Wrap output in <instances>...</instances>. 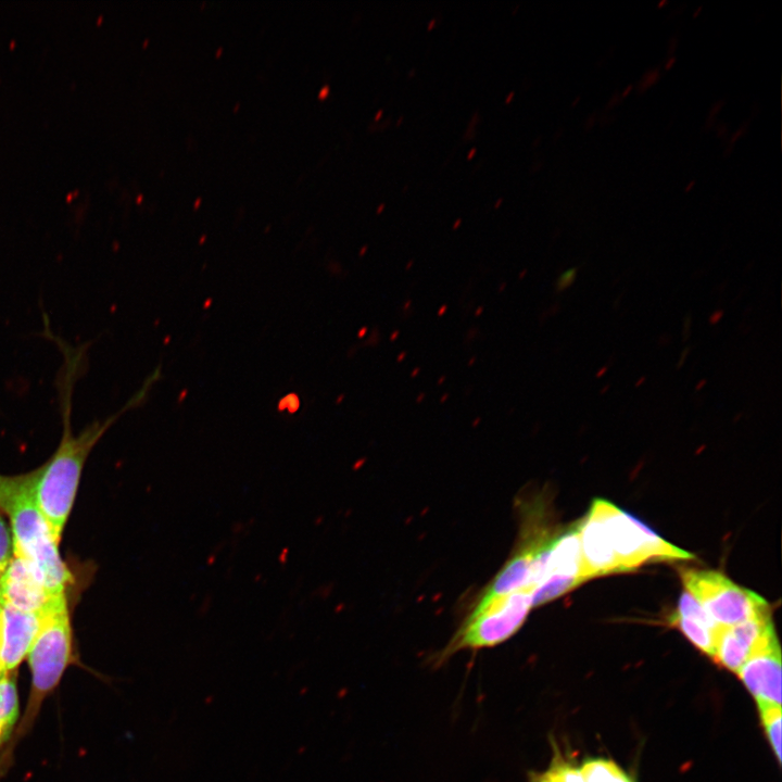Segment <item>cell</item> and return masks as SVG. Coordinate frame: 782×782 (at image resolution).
<instances>
[{
  "label": "cell",
  "instance_id": "cell-1",
  "mask_svg": "<svg viewBox=\"0 0 782 782\" xmlns=\"http://www.w3.org/2000/svg\"><path fill=\"white\" fill-rule=\"evenodd\" d=\"M65 356V375L62 380V438L50 459L34 470L35 500L58 543L72 510L79 478L90 451L116 418L139 404L144 394L139 391L117 414L103 421L94 420L75 436L71 427V395L73 376L77 374L80 355L68 350Z\"/></svg>",
  "mask_w": 782,
  "mask_h": 782
},
{
  "label": "cell",
  "instance_id": "cell-2",
  "mask_svg": "<svg viewBox=\"0 0 782 782\" xmlns=\"http://www.w3.org/2000/svg\"><path fill=\"white\" fill-rule=\"evenodd\" d=\"M34 480V470L18 476L0 475V512L9 517L13 555L34 569L51 595L60 596L66 594L73 577L36 503Z\"/></svg>",
  "mask_w": 782,
  "mask_h": 782
},
{
  "label": "cell",
  "instance_id": "cell-3",
  "mask_svg": "<svg viewBox=\"0 0 782 782\" xmlns=\"http://www.w3.org/2000/svg\"><path fill=\"white\" fill-rule=\"evenodd\" d=\"M27 661L31 682L24 714L15 729L8 755L20 739L33 728L45 699L56 689L73 660V633L67 596L56 600L42 615L40 628L28 651Z\"/></svg>",
  "mask_w": 782,
  "mask_h": 782
},
{
  "label": "cell",
  "instance_id": "cell-4",
  "mask_svg": "<svg viewBox=\"0 0 782 782\" xmlns=\"http://www.w3.org/2000/svg\"><path fill=\"white\" fill-rule=\"evenodd\" d=\"M531 608V592L526 589L481 596L445 647L431 658L432 665L439 667L463 649L492 647L505 642L521 628Z\"/></svg>",
  "mask_w": 782,
  "mask_h": 782
},
{
  "label": "cell",
  "instance_id": "cell-5",
  "mask_svg": "<svg viewBox=\"0 0 782 782\" xmlns=\"http://www.w3.org/2000/svg\"><path fill=\"white\" fill-rule=\"evenodd\" d=\"M590 510L603 524L621 572L630 571L647 560H688L694 555L657 535L635 517L613 503L595 499Z\"/></svg>",
  "mask_w": 782,
  "mask_h": 782
},
{
  "label": "cell",
  "instance_id": "cell-6",
  "mask_svg": "<svg viewBox=\"0 0 782 782\" xmlns=\"http://www.w3.org/2000/svg\"><path fill=\"white\" fill-rule=\"evenodd\" d=\"M680 573L685 591L698 602L717 629L771 610L765 598L719 571L688 568Z\"/></svg>",
  "mask_w": 782,
  "mask_h": 782
},
{
  "label": "cell",
  "instance_id": "cell-7",
  "mask_svg": "<svg viewBox=\"0 0 782 782\" xmlns=\"http://www.w3.org/2000/svg\"><path fill=\"white\" fill-rule=\"evenodd\" d=\"M64 595H51L34 569L14 555L0 578V606L43 615Z\"/></svg>",
  "mask_w": 782,
  "mask_h": 782
},
{
  "label": "cell",
  "instance_id": "cell-8",
  "mask_svg": "<svg viewBox=\"0 0 782 782\" xmlns=\"http://www.w3.org/2000/svg\"><path fill=\"white\" fill-rule=\"evenodd\" d=\"M0 676L14 672L26 658L42 615L0 606Z\"/></svg>",
  "mask_w": 782,
  "mask_h": 782
},
{
  "label": "cell",
  "instance_id": "cell-9",
  "mask_svg": "<svg viewBox=\"0 0 782 782\" xmlns=\"http://www.w3.org/2000/svg\"><path fill=\"white\" fill-rule=\"evenodd\" d=\"M736 673L757 705L781 706V649L778 640L754 653Z\"/></svg>",
  "mask_w": 782,
  "mask_h": 782
},
{
  "label": "cell",
  "instance_id": "cell-10",
  "mask_svg": "<svg viewBox=\"0 0 782 782\" xmlns=\"http://www.w3.org/2000/svg\"><path fill=\"white\" fill-rule=\"evenodd\" d=\"M580 522L583 578L621 572L605 528L590 510Z\"/></svg>",
  "mask_w": 782,
  "mask_h": 782
},
{
  "label": "cell",
  "instance_id": "cell-11",
  "mask_svg": "<svg viewBox=\"0 0 782 782\" xmlns=\"http://www.w3.org/2000/svg\"><path fill=\"white\" fill-rule=\"evenodd\" d=\"M554 575L576 577L582 582L585 581L583 578L579 521L563 533L554 535L551 541L542 579Z\"/></svg>",
  "mask_w": 782,
  "mask_h": 782
},
{
  "label": "cell",
  "instance_id": "cell-12",
  "mask_svg": "<svg viewBox=\"0 0 782 782\" xmlns=\"http://www.w3.org/2000/svg\"><path fill=\"white\" fill-rule=\"evenodd\" d=\"M553 757L544 771L528 773L529 782H583L580 768L571 756L563 754L554 739Z\"/></svg>",
  "mask_w": 782,
  "mask_h": 782
},
{
  "label": "cell",
  "instance_id": "cell-13",
  "mask_svg": "<svg viewBox=\"0 0 782 782\" xmlns=\"http://www.w3.org/2000/svg\"><path fill=\"white\" fill-rule=\"evenodd\" d=\"M668 621L672 627L680 630L701 652L710 657L714 656L717 630H712L695 620L681 617L674 613L668 617Z\"/></svg>",
  "mask_w": 782,
  "mask_h": 782
},
{
  "label": "cell",
  "instance_id": "cell-14",
  "mask_svg": "<svg viewBox=\"0 0 782 782\" xmlns=\"http://www.w3.org/2000/svg\"><path fill=\"white\" fill-rule=\"evenodd\" d=\"M583 782H634L616 762L605 758H589L580 767Z\"/></svg>",
  "mask_w": 782,
  "mask_h": 782
},
{
  "label": "cell",
  "instance_id": "cell-15",
  "mask_svg": "<svg viewBox=\"0 0 782 782\" xmlns=\"http://www.w3.org/2000/svg\"><path fill=\"white\" fill-rule=\"evenodd\" d=\"M760 718L766 730L767 739L773 753L781 762V706L757 705Z\"/></svg>",
  "mask_w": 782,
  "mask_h": 782
},
{
  "label": "cell",
  "instance_id": "cell-16",
  "mask_svg": "<svg viewBox=\"0 0 782 782\" xmlns=\"http://www.w3.org/2000/svg\"><path fill=\"white\" fill-rule=\"evenodd\" d=\"M674 614L695 620L712 630H718L698 602L688 591L681 594Z\"/></svg>",
  "mask_w": 782,
  "mask_h": 782
},
{
  "label": "cell",
  "instance_id": "cell-17",
  "mask_svg": "<svg viewBox=\"0 0 782 782\" xmlns=\"http://www.w3.org/2000/svg\"><path fill=\"white\" fill-rule=\"evenodd\" d=\"M13 558V541L5 519L0 512V578Z\"/></svg>",
  "mask_w": 782,
  "mask_h": 782
},
{
  "label": "cell",
  "instance_id": "cell-18",
  "mask_svg": "<svg viewBox=\"0 0 782 782\" xmlns=\"http://www.w3.org/2000/svg\"><path fill=\"white\" fill-rule=\"evenodd\" d=\"M578 275V268L571 267L565 272H563L555 283V290L556 292H563L567 290L575 281Z\"/></svg>",
  "mask_w": 782,
  "mask_h": 782
},
{
  "label": "cell",
  "instance_id": "cell-19",
  "mask_svg": "<svg viewBox=\"0 0 782 782\" xmlns=\"http://www.w3.org/2000/svg\"><path fill=\"white\" fill-rule=\"evenodd\" d=\"M692 315L688 313L683 319L682 340L685 342L690 337Z\"/></svg>",
  "mask_w": 782,
  "mask_h": 782
},
{
  "label": "cell",
  "instance_id": "cell-20",
  "mask_svg": "<svg viewBox=\"0 0 782 782\" xmlns=\"http://www.w3.org/2000/svg\"><path fill=\"white\" fill-rule=\"evenodd\" d=\"M723 314H724V313H723L722 310H716V311H714V312L710 314L709 318H708L709 324H710V325H716V324H718V323L721 320V318L723 317Z\"/></svg>",
  "mask_w": 782,
  "mask_h": 782
},
{
  "label": "cell",
  "instance_id": "cell-21",
  "mask_svg": "<svg viewBox=\"0 0 782 782\" xmlns=\"http://www.w3.org/2000/svg\"><path fill=\"white\" fill-rule=\"evenodd\" d=\"M690 352H691V346H686L682 350L680 357L677 362V366H676L677 369H680L684 365Z\"/></svg>",
  "mask_w": 782,
  "mask_h": 782
},
{
  "label": "cell",
  "instance_id": "cell-22",
  "mask_svg": "<svg viewBox=\"0 0 782 782\" xmlns=\"http://www.w3.org/2000/svg\"><path fill=\"white\" fill-rule=\"evenodd\" d=\"M608 370L607 366H602L595 374L596 378H602Z\"/></svg>",
  "mask_w": 782,
  "mask_h": 782
},
{
  "label": "cell",
  "instance_id": "cell-23",
  "mask_svg": "<svg viewBox=\"0 0 782 782\" xmlns=\"http://www.w3.org/2000/svg\"><path fill=\"white\" fill-rule=\"evenodd\" d=\"M706 382H707L706 379H701V380L695 384V390H696V391L702 390V389L706 386Z\"/></svg>",
  "mask_w": 782,
  "mask_h": 782
},
{
  "label": "cell",
  "instance_id": "cell-24",
  "mask_svg": "<svg viewBox=\"0 0 782 782\" xmlns=\"http://www.w3.org/2000/svg\"><path fill=\"white\" fill-rule=\"evenodd\" d=\"M645 381H646V377H645V376H641V377L634 382V387H635V388H639V387H641L642 384H644Z\"/></svg>",
  "mask_w": 782,
  "mask_h": 782
},
{
  "label": "cell",
  "instance_id": "cell-25",
  "mask_svg": "<svg viewBox=\"0 0 782 782\" xmlns=\"http://www.w3.org/2000/svg\"><path fill=\"white\" fill-rule=\"evenodd\" d=\"M610 388V384H605L601 390L600 394H605Z\"/></svg>",
  "mask_w": 782,
  "mask_h": 782
},
{
  "label": "cell",
  "instance_id": "cell-26",
  "mask_svg": "<svg viewBox=\"0 0 782 782\" xmlns=\"http://www.w3.org/2000/svg\"><path fill=\"white\" fill-rule=\"evenodd\" d=\"M445 310H446V305H443V306L440 308L438 315H439V316L443 315L444 312H445Z\"/></svg>",
  "mask_w": 782,
  "mask_h": 782
},
{
  "label": "cell",
  "instance_id": "cell-27",
  "mask_svg": "<svg viewBox=\"0 0 782 782\" xmlns=\"http://www.w3.org/2000/svg\"><path fill=\"white\" fill-rule=\"evenodd\" d=\"M4 743H5V741H4V739L2 737V735H1V733H0V748L2 747V745H3Z\"/></svg>",
  "mask_w": 782,
  "mask_h": 782
},
{
  "label": "cell",
  "instance_id": "cell-28",
  "mask_svg": "<svg viewBox=\"0 0 782 782\" xmlns=\"http://www.w3.org/2000/svg\"><path fill=\"white\" fill-rule=\"evenodd\" d=\"M418 371H419V368H416V369L413 371L412 377H415L416 375H418Z\"/></svg>",
  "mask_w": 782,
  "mask_h": 782
},
{
  "label": "cell",
  "instance_id": "cell-29",
  "mask_svg": "<svg viewBox=\"0 0 782 782\" xmlns=\"http://www.w3.org/2000/svg\"><path fill=\"white\" fill-rule=\"evenodd\" d=\"M404 355H405V353H403V354L399 355V357H398V361H402V360H403V357H404Z\"/></svg>",
  "mask_w": 782,
  "mask_h": 782
},
{
  "label": "cell",
  "instance_id": "cell-30",
  "mask_svg": "<svg viewBox=\"0 0 782 782\" xmlns=\"http://www.w3.org/2000/svg\"><path fill=\"white\" fill-rule=\"evenodd\" d=\"M424 396H425V394L421 393L420 398H418L417 401L420 402Z\"/></svg>",
  "mask_w": 782,
  "mask_h": 782
},
{
  "label": "cell",
  "instance_id": "cell-31",
  "mask_svg": "<svg viewBox=\"0 0 782 782\" xmlns=\"http://www.w3.org/2000/svg\"><path fill=\"white\" fill-rule=\"evenodd\" d=\"M446 396H447V394H445L444 396H442V398H441V402H444L445 399H446Z\"/></svg>",
  "mask_w": 782,
  "mask_h": 782
},
{
  "label": "cell",
  "instance_id": "cell-32",
  "mask_svg": "<svg viewBox=\"0 0 782 782\" xmlns=\"http://www.w3.org/2000/svg\"><path fill=\"white\" fill-rule=\"evenodd\" d=\"M442 380H444V377H441V379L439 380L438 383L441 384V381H442Z\"/></svg>",
  "mask_w": 782,
  "mask_h": 782
}]
</instances>
